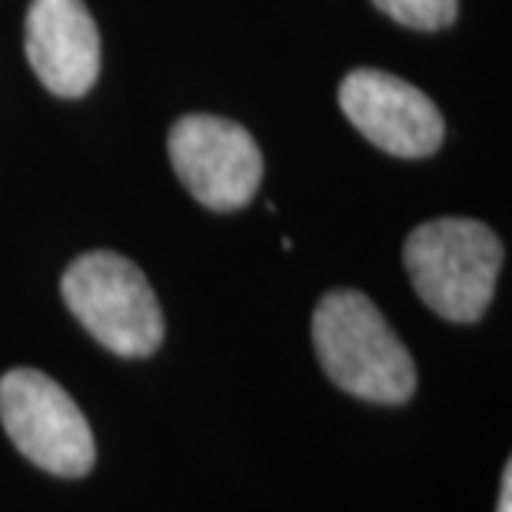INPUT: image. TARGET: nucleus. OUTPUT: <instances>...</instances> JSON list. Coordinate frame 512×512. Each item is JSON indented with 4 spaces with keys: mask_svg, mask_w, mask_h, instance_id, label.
I'll return each mask as SVG.
<instances>
[{
    "mask_svg": "<svg viewBox=\"0 0 512 512\" xmlns=\"http://www.w3.org/2000/svg\"><path fill=\"white\" fill-rule=\"evenodd\" d=\"M313 346L326 376L366 403H406L416 389L413 356L370 296L326 293L313 310Z\"/></svg>",
    "mask_w": 512,
    "mask_h": 512,
    "instance_id": "nucleus-1",
    "label": "nucleus"
},
{
    "mask_svg": "<svg viewBox=\"0 0 512 512\" xmlns=\"http://www.w3.org/2000/svg\"><path fill=\"white\" fill-rule=\"evenodd\" d=\"M60 293L84 330L117 356H150L163 343L157 293L127 256L94 250L67 266Z\"/></svg>",
    "mask_w": 512,
    "mask_h": 512,
    "instance_id": "nucleus-3",
    "label": "nucleus"
},
{
    "mask_svg": "<svg viewBox=\"0 0 512 512\" xmlns=\"http://www.w3.org/2000/svg\"><path fill=\"white\" fill-rule=\"evenodd\" d=\"M27 60L57 97H84L100 74V34L84 0H34L27 10Z\"/></svg>",
    "mask_w": 512,
    "mask_h": 512,
    "instance_id": "nucleus-7",
    "label": "nucleus"
},
{
    "mask_svg": "<svg viewBox=\"0 0 512 512\" xmlns=\"http://www.w3.org/2000/svg\"><path fill=\"white\" fill-rule=\"evenodd\" d=\"M340 107L373 147L403 160L436 153L446 133L433 100L383 70H353L340 84Z\"/></svg>",
    "mask_w": 512,
    "mask_h": 512,
    "instance_id": "nucleus-6",
    "label": "nucleus"
},
{
    "mask_svg": "<svg viewBox=\"0 0 512 512\" xmlns=\"http://www.w3.org/2000/svg\"><path fill=\"white\" fill-rule=\"evenodd\" d=\"M403 263L429 310L453 323H476L493 300L503 243L479 220H429L409 233Z\"/></svg>",
    "mask_w": 512,
    "mask_h": 512,
    "instance_id": "nucleus-2",
    "label": "nucleus"
},
{
    "mask_svg": "<svg viewBox=\"0 0 512 512\" xmlns=\"http://www.w3.org/2000/svg\"><path fill=\"white\" fill-rule=\"evenodd\" d=\"M0 423L30 463L80 479L94 469L97 446L87 416L60 383L40 370H10L0 380Z\"/></svg>",
    "mask_w": 512,
    "mask_h": 512,
    "instance_id": "nucleus-4",
    "label": "nucleus"
},
{
    "mask_svg": "<svg viewBox=\"0 0 512 512\" xmlns=\"http://www.w3.org/2000/svg\"><path fill=\"white\" fill-rule=\"evenodd\" d=\"M170 163L183 187L220 213L247 207L263 180V153L250 130L213 114H190L173 124Z\"/></svg>",
    "mask_w": 512,
    "mask_h": 512,
    "instance_id": "nucleus-5",
    "label": "nucleus"
},
{
    "mask_svg": "<svg viewBox=\"0 0 512 512\" xmlns=\"http://www.w3.org/2000/svg\"><path fill=\"white\" fill-rule=\"evenodd\" d=\"M386 17L413 30H443L456 20V0H373Z\"/></svg>",
    "mask_w": 512,
    "mask_h": 512,
    "instance_id": "nucleus-8",
    "label": "nucleus"
},
{
    "mask_svg": "<svg viewBox=\"0 0 512 512\" xmlns=\"http://www.w3.org/2000/svg\"><path fill=\"white\" fill-rule=\"evenodd\" d=\"M496 512H512V466L509 463L503 469V496H499V509Z\"/></svg>",
    "mask_w": 512,
    "mask_h": 512,
    "instance_id": "nucleus-9",
    "label": "nucleus"
}]
</instances>
